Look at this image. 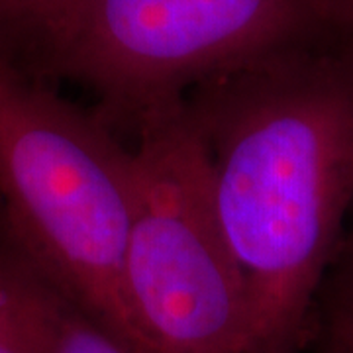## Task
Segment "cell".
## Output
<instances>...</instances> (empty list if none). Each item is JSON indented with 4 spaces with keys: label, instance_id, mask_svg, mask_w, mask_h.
<instances>
[{
    "label": "cell",
    "instance_id": "cell-7",
    "mask_svg": "<svg viewBox=\"0 0 353 353\" xmlns=\"http://www.w3.org/2000/svg\"><path fill=\"white\" fill-rule=\"evenodd\" d=\"M316 332L324 353H353V281L332 275L324 285Z\"/></svg>",
    "mask_w": 353,
    "mask_h": 353
},
{
    "label": "cell",
    "instance_id": "cell-2",
    "mask_svg": "<svg viewBox=\"0 0 353 353\" xmlns=\"http://www.w3.org/2000/svg\"><path fill=\"white\" fill-rule=\"evenodd\" d=\"M0 202L14 250L138 350L124 287L132 150L101 112L61 99L2 46Z\"/></svg>",
    "mask_w": 353,
    "mask_h": 353
},
{
    "label": "cell",
    "instance_id": "cell-1",
    "mask_svg": "<svg viewBox=\"0 0 353 353\" xmlns=\"http://www.w3.org/2000/svg\"><path fill=\"white\" fill-rule=\"evenodd\" d=\"M252 320L250 353H303L353 212V61L283 51L185 97Z\"/></svg>",
    "mask_w": 353,
    "mask_h": 353
},
{
    "label": "cell",
    "instance_id": "cell-5",
    "mask_svg": "<svg viewBox=\"0 0 353 353\" xmlns=\"http://www.w3.org/2000/svg\"><path fill=\"white\" fill-rule=\"evenodd\" d=\"M55 289L10 245L0 248V353H53Z\"/></svg>",
    "mask_w": 353,
    "mask_h": 353
},
{
    "label": "cell",
    "instance_id": "cell-9",
    "mask_svg": "<svg viewBox=\"0 0 353 353\" xmlns=\"http://www.w3.org/2000/svg\"><path fill=\"white\" fill-rule=\"evenodd\" d=\"M332 38L353 43V0H316Z\"/></svg>",
    "mask_w": 353,
    "mask_h": 353
},
{
    "label": "cell",
    "instance_id": "cell-8",
    "mask_svg": "<svg viewBox=\"0 0 353 353\" xmlns=\"http://www.w3.org/2000/svg\"><path fill=\"white\" fill-rule=\"evenodd\" d=\"M65 0H0V46L22 39Z\"/></svg>",
    "mask_w": 353,
    "mask_h": 353
},
{
    "label": "cell",
    "instance_id": "cell-3",
    "mask_svg": "<svg viewBox=\"0 0 353 353\" xmlns=\"http://www.w3.org/2000/svg\"><path fill=\"white\" fill-rule=\"evenodd\" d=\"M328 39L316 0H65L22 43L32 73L90 88L132 128L214 77Z\"/></svg>",
    "mask_w": 353,
    "mask_h": 353
},
{
    "label": "cell",
    "instance_id": "cell-10",
    "mask_svg": "<svg viewBox=\"0 0 353 353\" xmlns=\"http://www.w3.org/2000/svg\"><path fill=\"white\" fill-rule=\"evenodd\" d=\"M338 259L340 261L336 265L334 275L347 279V281H353V226L350 230V234H347V238H343Z\"/></svg>",
    "mask_w": 353,
    "mask_h": 353
},
{
    "label": "cell",
    "instance_id": "cell-4",
    "mask_svg": "<svg viewBox=\"0 0 353 353\" xmlns=\"http://www.w3.org/2000/svg\"><path fill=\"white\" fill-rule=\"evenodd\" d=\"M183 101L132 126L134 214L124 287L136 345L141 353H250L243 281Z\"/></svg>",
    "mask_w": 353,
    "mask_h": 353
},
{
    "label": "cell",
    "instance_id": "cell-11",
    "mask_svg": "<svg viewBox=\"0 0 353 353\" xmlns=\"http://www.w3.org/2000/svg\"><path fill=\"white\" fill-rule=\"evenodd\" d=\"M336 43H338L341 50H343L345 53H347V55H350V59L353 61V43H345V41H336Z\"/></svg>",
    "mask_w": 353,
    "mask_h": 353
},
{
    "label": "cell",
    "instance_id": "cell-6",
    "mask_svg": "<svg viewBox=\"0 0 353 353\" xmlns=\"http://www.w3.org/2000/svg\"><path fill=\"white\" fill-rule=\"evenodd\" d=\"M53 353H139L122 336L55 290Z\"/></svg>",
    "mask_w": 353,
    "mask_h": 353
}]
</instances>
